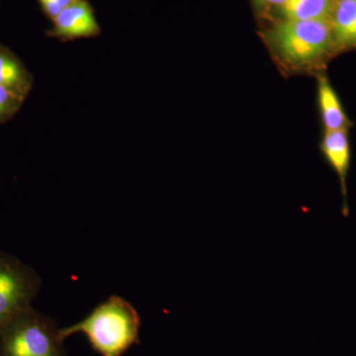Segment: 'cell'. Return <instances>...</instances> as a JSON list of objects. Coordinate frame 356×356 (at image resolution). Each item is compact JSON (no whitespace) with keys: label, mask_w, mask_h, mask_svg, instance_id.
Segmentation results:
<instances>
[{"label":"cell","mask_w":356,"mask_h":356,"mask_svg":"<svg viewBox=\"0 0 356 356\" xmlns=\"http://www.w3.org/2000/svg\"><path fill=\"white\" fill-rule=\"evenodd\" d=\"M321 149L327 163L332 166V170L336 172L339 178L343 195V214L344 216H348L346 184L350 165V146L346 129L325 132L321 145Z\"/></svg>","instance_id":"obj_6"},{"label":"cell","mask_w":356,"mask_h":356,"mask_svg":"<svg viewBox=\"0 0 356 356\" xmlns=\"http://www.w3.org/2000/svg\"><path fill=\"white\" fill-rule=\"evenodd\" d=\"M337 0H286L280 6L284 20L331 19Z\"/></svg>","instance_id":"obj_10"},{"label":"cell","mask_w":356,"mask_h":356,"mask_svg":"<svg viewBox=\"0 0 356 356\" xmlns=\"http://www.w3.org/2000/svg\"><path fill=\"white\" fill-rule=\"evenodd\" d=\"M49 35L63 41L90 38L100 34L95 11L86 0H74L53 20Z\"/></svg>","instance_id":"obj_5"},{"label":"cell","mask_w":356,"mask_h":356,"mask_svg":"<svg viewBox=\"0 0 356 356\" xmlns=\"http://www.w3.org/2000/svg\"><path fill=\"white\" fill-rule=\"evenodd\" d=\"M268 38L281 57L296 65L317 62L336 46L331 19H283L269 31Z\"/></svg>","instance_id":"obj_3"},{"label":"cell","mask_w":356,"mask_h":356,"mask_svg":"<svg viewBox=\"0 0 356 356\" xmlns=\"http://www.w3.org/2000/svg\"><path fill=\"white\" fill-rule=\"evenodd\" d=\"M286 0H255L259 6H282Z\"/></svg>","instance_id":"obj_13"},{"label":"cell","mask_w":356,"mask_h":356,"mask_svg":"<svg viewBox=\"0 0 356 356\" xmlns=\"http://www.w3.org/2000/svg\"><path fill=\"white\" fill-rule=\"evenodd\" d=\"M139 313L127 300L109 297L76 324L60 329L63 339L83 334L92 350L102 356H122L140 343Z\"/></svg>","instance_id":"obj_1"},{"label":"cell","mask_w":356,"mask_h":356,"mask_svg":"<svg viewBox=\"0 0 356 356\" xmlns=\"http://www.w3.org/2000/svg\"><path fill=\"white\" fill-rule=\"evenodd\" d=\"M318 97L325 132L346 129L348 118L343 106L336 91L325 76H321L318 79Z\"/></svg>","instance_id":"obj_9"},{"label":"cell","mask_w":356,"mask_h":356,"mask_svg":"<svg viewBox=\"0 0 356 356\" xmlns=\"http://www.w3.org/2000/svg\"><path fill=\"white\" fill-rule=\"evenodd\" d=\"M0 86L25 100L33 88V76L19 58L0 44Z\"/></svg>","instance_id":"obj_7"},{"label":"cell","mask_w":356,"mask_h":356,"mask_svg":"<svg viewBox=\"0 0 356 356\" xmlns=\"http://www.w3.org/2000/svg\"><path fill=\"white\" fill-rule=\"evenodd\" d=\"M331 23L337 46L356 48V0H337Z\"/></svg>","instance_id":"obj_8"},{"label":"cell","mask_w":356,"mask_h":356,"mask_svg":"<svg viewBox=\"0 0 356 356\" xmlns=\"http://www.w3.org/2000/svg\"><path fill=\"white\" fill-rule=\"evenodd\" d=\"M41 280L31 266L0 250V332L32 308Z\"/></svg>","instance_id":"obj_4"},{"label":"cell","mask_w":356,"mask_h":356,"mask_svg":"<svg viewBox=\"0 0 356 356\" xmlns=\"http://www.w3.org/2000/svg\"><path fill=\"white\" fill-rule=\"evenodd\" d=\"M24 102L25 100L0 86V124L13 118Z\"/></svg>","instance_id":"obj_11"},{"label":"cell","mask_w":356,"mask_h":356,"mask_svg":"<svg viewBox=\"0 0 356 356\" xmlns=\"http://www.w3.org/2000/svg\"><path fill=\"white\" fill-rule=\"evenodd\" d=\"M53 318L28 309L0 332V356H67Z\"/></svg>","instance_id":"obj_2"},{"label":"cell","mask_w":356,"mask_h":356,"mask_svg":"<svg viewBox=\"0 0 356 356\" xmlns=\"http://www.w3.org/2000/svg\"><path fill=\"white\" fill-rule=\"evenodd\" d=\"M38 1L46 15L54 20L58 14L64 10L65 7L72 4L74 0H38Z\"/></svg>","instance_id":"obj_12"}]
</instances>
